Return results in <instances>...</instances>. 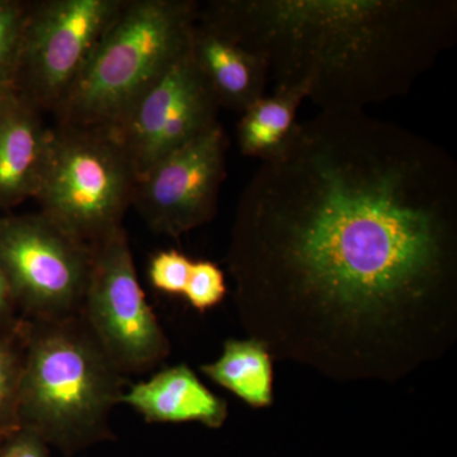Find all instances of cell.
<instances>
[{"label":"cell","instance_id":"19","mask_svg":"<svg viewBox=\"0 0 457 457\" xmlns=\"http://www.w3.org/2000/svg\"><path fill=\"white\" fill-rule=\"evenodd\" d=\"M194 261L179 251H163L152 258L149 266L150 284L161 293L183 295L191 275Z\"/></svg>","mask_w":457,"mask_h":457},{"label":"cell","instance_id":"11","mask_svg":"<svg viewBox=\"0 0 457 457\" xmlns=\"http://www.w3.org/2000/svg\"><path fill=\"white\" fill-rule=\"evenodd\" d=\"M53 137L40 111L12 89L0 92V209L36 197Z\"/></svg>","mask_w":457,"mask_h":457},{"label":"cell","instance_id":"6","mask_svg":"<svg viewBox=\"0 0 457 457\" xmlns=\"http://www.w3.org/2000/svg\"><path fill=\"white\" fill-rule=\"evenodd\" d=\"M90 264L92 246L41 212L0 218V267L18 312L29 320L79 315Z\"/></svg>","mask_w":457,"mask_h":457},{"label":"cell","instance_id":"17","mask_svg":"<svg viewBox=\"0 0 457 457\" xmlns=\"http://www.w3.org/2000/svg\"><path fill=\"white\" fill-rule=\"evenodd\" d=\"M29 4L0 0V92L13 87Z\"/></svg>","mask_w":457,"mask_h":457},{"label":"cell","instance_id":"12","mask_svg":"<svg viewBox=\"0 0 457 457\" xmlns=\"http://www.w3.org/2000/svg\"><path fill=\"white\" fill-rule=\"evenodd\" d=\"M189 55L219 106L243 113L263 97L270 77L261 57L198 18L191 33Z\"/></svg>","mask_w":457,"mask_h":457},{"label":"cell","instance_id":"9","mask_svg":"<svg viewBox=\"0 0 457 457\" xmlns=\"http://www.w3.org/2000/svg\"><path fill=\"white\" fill-rule=\"evenodd\" d=\"M219 108L188 49L108 135L140 179L165 156L218 125Z\"/></svg>","mask_w":457,"mask_h":457},{"label":"cell","instance_id":"2","mask_svg":"<svg viewBox=\"0 0 457 457\" xmlns=\"http://www.w3.org/2000/svg\"><path fill=\"white\" fill-rule=\"evenodd\" d=\"M198 20L261 57L320 112H363L411 90L453 46V0H212Z\"/></svg>","mask_w":457,"mask_h":457},{"label":"cell","instance_id":"1","mask_svg":"<svg viewBox=\"0 0 457 457\" xmlns=\"http://www.w3.org/2000/svg\"><path fill=\"white\" fill-rule=\"evenodd\" d=\"M240 321L272 357L395 383L457 337V165L363 112L299 122L237 203L228 251Z\"/></svg>","mask_w":457,"mask_h":457},{"label":"cell","instance_id":"8","mask_svg":"<svg viewBox=\"0 0 457 457\" xmlns=\"http://www.w3.org/2000/svg\"><path fill=\"white\" fill-rule=\"evenodd\" d=\"M125 0L29 3L12 90L55 112Z\"/></svg>","mask_w":457,"mask_h":457},{"label":"cell","instance_id":"13","mask_svg":"<svg viewBox=\"0 0 457 457\" xmlns=\"http://www.w3.org/2000/svg\"><path fill=\"white\" fill-rule=\"evenodd\" d=\"M121 403L149 423L196 422L216 429L228 418V403L210 392L186 365L162 370L134 385L123 393Z\"/></svg>","mask_w":457,"mask_h":457},{"label":"cell","instance_id":"15","mask_svg":"<svg viewBox=\"0 0 457 457\" xmlns=\"http://www.w3.org/2000/svg\"><path fill=\"white\" fill-rule=\"evenodd\" d=\"M201 370L210 380L233 393L249 407L272 405V354L257 339H228L221 356L201 366Z\"/></svg>","mask_w":457,"mask_h":457},{"label":"cell","instance_id":"20","mask_svg":"<svg viewBox=\"0 0 457 457\" xmlns=\"http://www.w3.org/2000/svg\"><path fill=\"white\" fill-rule=\"evenodd\" d=\"M0 457H50L46 441L29 428L16 429L0 441Z\"/></svg>","mask_w":457,"mask_h":457},{"label":"cell","instance_id":"21","mask_svg":"<svg viewBox=\"0 0 457 457\" xmlns=\"http://www.w3.org/2000/svg\"><path fill=\"white\" fill-rule=\"evenodd\" d=\"M18 308L2 267H0V335H14L22 327L23 321L18 318Z\"/></svg>","mask_w":457,"mask_h":457},{"label":"cell","instance_id":"14","mask_svg":"<svg viewBox=\"0 0 457 457\" xmlns=\"http://www.w3.org/2000/svg\"><path fill=\"white\" fill-rule=\"evenodd\" d=\"M306 99L303 87H275L272 95L253 102L240 113L237 147L243 155L273 161L287 149L296 134L297 111Z\"/></svg>","mask_w":457,"mask_h":457},{"label":"cell","instance_id":"18","mask_svg":"<svg viewBox=\"0 0 457 457\" xmlns=\"http://www.w3.org/2000/svg\"><path fill=\"white\" fill-rule=\"evenodd\" d=\"M228 293L224 272L210 261H197L192 264L187 286L183 296L189 305L200 312L215 308Z\"/></svg>","mask_w":457,"mask_h":457},{"label":"cell","instance_id":"22","mask_svg":"<svg viewBox=\"0 0 457 457\" xmlns=\"http://www.w3.org/2000/svg\"><path fill=\"white\" fill-rule=\"evenodd\" d=\"M3 438H4V437H3ZM3 438H0V441H2V440H3Z\"/></svg>","mask_w":457,"mask_h":457},{"label":"cell","instance_id":"5","mask_svg":"<svg viewBox=\"0 0 457 457\" xmlns=\"http://www.w3.org/2000/svg\"><path fill=\"white\" fill-rule=\"evenodd\" d=\"M137 180L107 132L57 126L35 198L42 215L93 246L122 228Z\"/></svg>","mask_w":457,"mask_h":457},{"label":"cell","instance_id":"4","mask_svg":"<svg viewBox=\"0 0 457 457\" xmlns=\"http://www.w3.org/2000/svg\"><path fill=\"white\" fill-rule=\"evenodd\" d=\"M200 3L125 0L55 111L62 128L111 132L189 49Z\"/></svg>","mask_w":457,"mask_h":457},{"label":"cell","instance_id":"7","mask_svg":"<svg viewBox=\"0 0 457 457\" xmlns=\"http://www.w3.org/2000/svg\"><path fill=\"white\" fill-rule=\"evenodd\" d=\"M80 317L123 376L154 369L170 341L146 302L125 228L92 246Z\"/></svg>","mask_w":457,"mask_h":457},{"label":"cell","instance_id":"3","mask_svg":"<svg viewBox=\"0 0 457 457\" xmlns=\"http://www.w3.org/2000/svg\"><path fill=\"white\" fill-rule=\"evenodd\" d=\"M20 427L66 455L112 437L110 416L121 403L123 375L80 315L23 321Z\"/></svg>","mask_w":457,"mask_h":457},{"label":"cell","instance_id":"10","mask_svg":"<svg viewBox=\"0 0 457 457\" xmlns=\"http://www.w3.org/2000/svg\"><path fill=\"white\" fill-rule=\"evenodd\" d=\"M227 150L228 137L218 123L137 179L131 204L147 227L179 237L212 221L227 177Z\"/></svg>","mask_w":457,"mask_h":457},{"label":"cell","instance_id":"16","mask_svg":"<svg viewBox=\"0 0 457 457\" xmlns=\"http://www.w3.org/2000/svg\"><path fill=\"white\" fill-rule=\"evenodd\" d=\"M23 353V324L14 335H0V438L20 428L18 398Z\"/></svg>","mask_w":457,"mask_h":457}]
</instances>
